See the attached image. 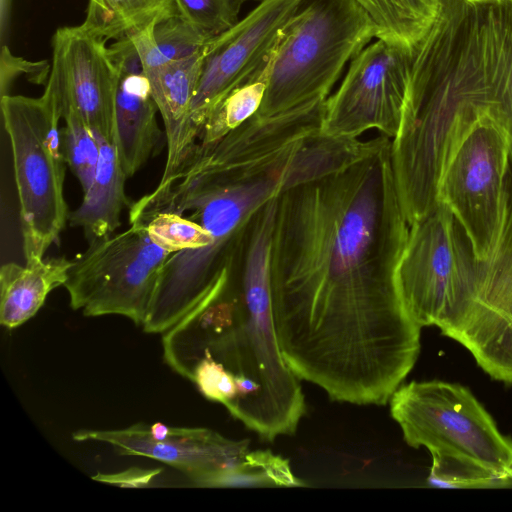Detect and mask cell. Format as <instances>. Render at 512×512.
<instances>
[{
  "label": "cell",
  "instance_id": "5b68a950",
  "mask_svg": "<svg viewBox=\"0 0 512 512\" xmlns=\"http://www.w3.org/2000/svg\"><path fill=\"white\" fill-rule=\"evenodd\" d=\"M0 105L12 151L25 259L42 258L69 217L61 98L48 79L40 97L6 94Z\"/></svg>",
  "mask_w": 512,
  "mask_h": 512
},
{
  "label": "cell",
  "instance_id": "7402d4cb",
  "mask_svg": "<svg viewBox=\"0 0 512 512\" xmlns=\"http://www.w3.org/2000/svg\"><path fill=\"white\" fill-rule=\"evenodd\" d=\"M200 487H301L289 461L269 450L249 451L236 467L195 480Z\"/></svg>",
  "mask_w": 512,
  "mask_h": 512
},
{
  "label": "cell",
  "instance_id": "83f0119b",
  "mask_svg": "<svg viewBox=\"0 0 512 512\" xmlns=\"http://www.w3.org/2000/svg\"><path fill=\"white\" fill-rule=\"evenodd\" d=\"M178 14L200 30L216 37L238 21L239 0H174Z\"/></svg>",
  "mask_w": 512,
  "mask_h": 512
},
{
  "label": "cell",
  "instance_id": "d6986e66",
  "mask_svg": "<svg viewBox=\"0 0 512 512\" xmlns=\"http://www.w3.org/2000/svg\"><path fill=\"white\" fill-rule=\"evenodd\" d=\"M177 14L174 0H89L81 26L107 42L142 31Z\"/></svg>",
  "mask_w": 512,
  "mask_h": 512
},
{
  "label": "cell",
  "instance_id": "8992f818",
  "mask_svg": "<svg viewBox=\"0 0 512 512\" xmlns=\"http://www.w3.org/2000/svg\"><path fill=\"white\" fill-rule=\"evenodd\" d=\"M480 260L452 211L439 204L409 226L396 284L411 318L441 333L465 312L477 291Z\"/></svg>",
  "mask_w": 512,
  "mask_h": 512
},
{
  "label": "cell",
  "instance_id": "7c38bea8",
  "mask_svg": "<svg viewBox=\"0 0 512 512\" xmlns=\"http://www.w3.org/2000/svg\"><path fill=\"white\" fill-rule=\"evenodd\" d=\"M410 61L411 51L382 39L365 47L325 101L323 131L359 138L374 129L393 139L401 122Z\"/></svg>",
  "mask_w": 512,
  "mask_h": 512
},
{
  "label": "cell",
  "instance_id": "f546056e",
  "mask_svg": "<svg viewBox=\"0 0 512 512\" xmlns=\"http://www.w3.org/2000/svg\"><path fill=\"white\" fill-rule=\"evenodd\" d=\"M161 469H144L132 467L117 473H97L95 481L115 485L122 488H143L149 486Z\"/></svg>",
  "mask_w": 512,
  "mask_h": 512
},
{
  "label": "cell",
  "instance_id": "484cf974",
  "mask_svg": "<svg viewBox=\"0 0 512 512\" xmlns=\"http://www.w3.org/2000/svg\"><path fill=\"white\" fill-rule=\"evenodd\" d=\"M145 225L152 241L169 253L207 246L214 241L203 226L177 213H159Z\"/></svg>",
  "mask_w": 512,
  "mask_h": 512
},
{
  "label": "cell",
  "instance_id": "9c48e42d",
  "mask_svg": "<svg viewBox=\"0 0 512 512\" xmlns=\"http://www.w3.org/2000/svg\"><path fill=\"white\" fill-rule=\"evenodd\" d=\"M64 284L70 306L89 317L146 320L163 266L173 254L155 244L145 224L88 243Z\"/></svg>",
  "mask_w": 512,
  "mask_h": 512
},
{
  "label": "cell",
  "instance_id": "d4e9b609",
  "mask_svg": "<svg viewBox=\"0 0 512 512\" xmlns=\"http://www.w3.org/2000/svg\"><path fill=\"white\" fill-rule=\"evenodd\" d=\"M427 482L438 488H499L512 482L470 460L447 455H432Z\"/></svg>",
  "mask_w": 512,
  "mask_h": 512
},
{
  "label": "cell",
  "instance_id": "277c9868",
  "mask_svg": "<svg viewBox=\"0 0 512 512\" xmlns=\"http://www.w3.org/2000/svg\"><path fill=\"white\" fill-rule=\"evenodd\" d=\"M376 38L354 0H302L285 28L256 112L269 117L325 102L346 64Z\"/></svg>",
  "mask_w": 512,
  "mask_h": 512
},
{
  "label": "cell",
  "instance_id": "1f68e13d",
  "mask_svg": "<svg viewBox=\"0 0 512 512\" xmlns=\"http://www.w3.org/2000/svg\"><path fill=\"white\" fill-rule=\"evenodd\" d=\"M10 1L11 0H1V24H2V29L5 25V18L7 17L6 14H9L8 10H9V7H10Z\"/></svg>",
  "mask_w": 512,
  "mask_h": 512
},
{
  "label": "cell",
  "instance_id": "6da1fadb",
  "mask_svg": "<svg viewBox=\"0 0 512 512\" xmlns=\"http://www.w3.org/2000/svg\"><path fill=\"white\" fill-rule=\"evenodd\" d=\"M372 155L277 198L270 291L277 342L334 401L385 405L413 369L421 327L396 268L409 225L390 157Z\"/></svg>",
  "mask_w": 512,
  "mask_h": 512
},
{
  "label": "cell",
  "instance_id": "30bf717a",
  "mask_svg": "<svg viewBox=\"0 0 512 512\" xmlns=\"http://www.w3.org/2000/svg\"><path fill=\"white\" fill-rule=\"evenodd\" d=\"M510 165L508 139L494 109L465 134L440 177L438 203L462 224L479 260L497 237Z\"/></svg>",
  "mask_w": 512,
  "mask_h": 512
},
{
  "label": "cell",
  "instance_id": "ac0fdd59",
  "mask_svg": "<svg viewBox=\"0 0 512 512\" xmlns=\"http://www.w3.org/2000/svg\"><path fill=\"white\" fill-rule=\"evenodd\" d=\"M95 135L100 147L95 176L81 204L68 217L71 226L82 229L88 243L113 234L124 207L130 204L124 188L127 175L116 143Z\"/></svg>",
  "mask_w": 512,
  "mask_h": 512
},
{
  "label": "cell",
  "instance_id": "8fae6325",
  "mask_svg": "<svg viewBox=\"0 0 512 512\" xmlns=\"http://www.w3.org/2000/svg\"><path fill=\"white\" fill-rule=\"evenodd\" d=\"M302 0H263L207 45L188 115L191 153L211 113L235 89L255 78L275 54Z\"/></svg>",
  "mask_w": 512,
  "mask_h": 512
},
{
  "label": "cell",
  "instance_id": "2e32d148",
  "mask_svg": "<svg viewBox=\"0 0 512 512\" xmlns=\"http://www.w3.org/2000/svg\"><path fill=\"white\" fill-rule=\"evenodd\" d=\"M117 70L115 92L116 145L127 177L133 176L163 145L157 104L136 46L130 36L109 46Z\"/></svg>",
  "mask_w": 512,
  "mask_h": 512
},
{
  "label": "cell",
  "instance_id": "3957f363",
  "mask_svg": "<svg viewBox=\"0 0 512 512\" xmlns=\"http://www.w3.org/2000/svg\"><path fill=\"white\" fill-rule=\"evenodd\" d=\"M271 242V229L255 226L244 246L239 287L230 277L217 298L196 306L162 339L165 361L187 379L208 353L235 376L254 382L259 392L248 429L269 442L294 434L306 412L300 379L285 363L276 338Z\"/></svg>",
  "mask_w": 512,
  "mask_h": 512
},
{
  "label": "cell",
  "instance_id": "7a4b0ae2",
  "mask_svg": "<svg viewBox=\"0 0 512 512\" xmlns=\"http://www.w3.org/2000/svg\"><path fill=\"white\" fill-rule=\"evenodd\" d=\"M497 0H441L411 52L401 122L390 157L403 214L412 225L438 203L452 152L496 107Z\"/></svg>",
  "mask_w": 512,
  "mask_h": 512
},
{
  "label": "cell",
  "instance_id": "4fadbf2b",
  "mask_svg": "<svg viewBox=\"0 0 512 512\" xmlns=\"http://www.w3.org/2000/svg\"><path fill=\"white\" fill-rule=\"evenodd\" d=\"M479 266L473 300L442 335L464 346L492 379L512 384V172L495 243Z\"/></svg>",
  "mask_w": 512,
  "mask_h": 512
},
{
  "label": "cell",
  "instance_id": "836d02e7",
  "mask_svg": "<svg viewBox=\"0 0 512 512\" xmlns=\"http://www.w3.org/2000/svg\"><path fill=\"white\" fill-rule=\"evenodd\" d=\"M438 1H440V0H438Z\"/></svg>",
  "mask_w": 512,
  "mask_h": 512
},
{
  "label": "cell",
  "instance_id": "4dcf8cb0",
  "mask_svg": "<svg viewBox=\"0 0 512 512\" xmlns=\"http://www.w3.org/2000/svg\"><path fill=\"white\" fill-rule=\"evenodd\" d=\"M1 96L6 95V91L8 90L13 79L20 74L19 71H23L26 73L27 77L30 81L34 83H44L49 77L48 73H50L49 66L46 65V62H37V63H29L25 65L24 68L16 69L8 66L1 65Z\"/></svg>",
  "mask_w": 512,
  "mask_h": 512
},
{
  "label": "cell",
  "instance_id": "603a6c76",
  "mask_svg": "<svg viewBox=\"0 0 512 512\" xmlns=\"http://www.w3.org/2000/svg\"><path fill=\"white\" fill-rule=\"evenodd\" d=\"M275 54L255 78L232 91L211 113L201 130L198 145L215 143L256 114L264 98Z\"/></svg>",
  "mask_w": 512,
  "mask_h": 512
},
{
  "label": "cell",
  "instance_id": "9a60e30c",
  "mask_svg": "<svg viewBox=\"0 0 512 512\" xmlns=\"http://www.w3.org/2000/svg\"><path fill=\"white\" fill-rule=\"evenodd\" d=\"M72 438L107 443L121 455L158 460L182 471L192 482L238 466L249 452L247 439L232 440L208 428L169 426L165 437L155 440L148 425L137 423L124 429H80Z\"/></svg>",
  "mask_w": 512,
  "mask_h": 512
},
{
  "label": "cell",
  "instance_id": "cb8c5ba5",
  "mask_svg": "<svg viewBox=\"0 0 512 512\" xmlns=\"http://www.w3.org/2000/svg\"><path fill=\"white\" fill-rule=\"evenodd\" d=\"M63 118L65 127L62 130V143L66 162L85 192L95 176L100 153L99 141L75 109L64 108Z\"/></svg>",
  "mask_w": 512,
  "mask_h": 512
},
{
  "label": "cell",
  "instance_id": "44dd1931",
  "mask_svg": "<svg viewBox=\"0 0 512 512\" xmlns=\"http://www.w3.org/2000/svg\"><path fill=\"white\" fill-rule=\"evenodd\" d=\"M128 36L136 46L144 71L190 57L214 38L179 14Z\"/></svg>",
  "mask_w": 512,
  "mask_h": 512
},
{
  "label": "cell",
  "instance_id": "e0dca14e",
  "mask_svg": "<svg viewBox=\"0 0 512 512\" xmlns=\"http://www.w3.org/2000/svg\"><path fill=\"white\" fill-rule=\"evenodd\" d=\"M73 260L31 257L25 265L7 262L0 270V323L14 329L32 318L48 294L64 286Z\"/></svg>",
  "mask_w": 512,
  "mask_h": 512
},
{
  "label": "cell",
  "instance_id": "ba28073f",
  "mask_svg": "<svg viewBox=\"0 0 512 512\" xmlns=\"http://www.w3.org/2000/svg\"><path fill=\"white\" fill-rule=\"evenodd\" d=\"M325 102L269 117L254 114L208 146L196 144L178 171L157 188H184L202 183L255 180L284 175L300 184L293 167L303 141L321 130Z\"/></svg>",
  "mask_w": 512,
  "mask_h": 512
},
{
  "label": "cell",
  "instance_id": "f1b7e54d",
  "mask_svg": "<svg viewBox=\"0 0 512 512\" xmlns=\"http://www.w3.org/2000/svg\"><path fill=\"white\" fill-rule=\"evenodd\" d=\"M189 380L208 400L225 408L237 398L236 376L208 353L195 364Z\"/></svg>",
  "mask_w": 512,
  "mask_h": 512
},
{
  "label": "cell",
  "instance_id": "d6a6232c",
  "mask_svg": "<svg viewBox=\"0 0 512 512\" xmlns=\"http://www.w3.org/2000/svg\"><path fill=\"white\" fill-rule=\"evenodd\" d=\"M239 1H241L242 3H243V2H245V1H256V2H259V3H260V2H262L263 0H239Z\"/></svg>",
  "mask_w": 512,
  "mask_h": 512
},
{
  "label": "cell",
  "instance_id": "ffe728a7",
  "mask_svg": "<svg viewBox=\"0 0 512 512\" xmlns=\"http://www.w3.org/2000/svg\"><path fill=\"white\" fill-rule=\"evenodd\" d=\"M376 27V38L411 51L435 21L441 0H354Z\"/></svg>",
  "mask_w": 512,
  "mask_h": 512
},
{
  "label": "cell",
  "instance_id": "5bb4252c",
  "mask_svg": "<svg viewBox=\"0 0 512 512\" xmlns=\"http://www.w3.org/2000/svg\"><path fill=\"white\" fill-rule=\"evenodd\" d=\"M50 68L62 111L75 109L95 134L116 143L117 70L106 41L81 25L61 27L52 39Z\"/></svg>",
  "mask_w": 512,
  "mask_h": 512
},
{
  "label": "cell",
  "instance_id": "4316f807",
  "mask_svg": "<svg viewBox=\"0 0 512 512\" xmlns=\"http://www.w3.org/2000/svg\"><path fill=\"white\" fill-rule=\"evenodd\" d=\"M495 86V117L506 133L512 165V0H503Z\"/></svg>",
  "mask_w": 512,
  "mask_h": 512
},
{
  "label": "cell",
  "instance_id": "52a82bcc",
  "mask_svg": "<svg viewBox=\"0 0 512 512\" xmlns=\"http://www.w3.org/2000/svg\"><path fill=\"white\" fill-rule=\"evenodd\" d=\"M390 414L404 441L432 455L476 462L512 482V439L465 386L411 381L392 394Z\"/></svg>",
  "mask_w": 512,
  "mask_h": 512
}]
</instances>
